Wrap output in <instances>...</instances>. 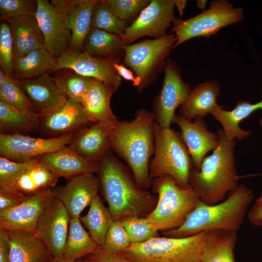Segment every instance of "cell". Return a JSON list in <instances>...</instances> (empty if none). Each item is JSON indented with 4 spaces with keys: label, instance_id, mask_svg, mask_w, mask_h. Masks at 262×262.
Returning a JSON list of instances; mask_svg holds the SVG:
<instances>
[{
    "label": "cell",
    "instance_id": "6da1fadb",
    "mask_svg": "<svg viewBox=\"0 0 262 262\" xmlns=\"http://www.w3.org/2000/svg\"><path fill=\"white\" fill-rule=\"evenodd\" d=\"M155 123L152 113L142 108L131 121H118L110 136L111 148L127 163L135 183L145 190L151 187L149 164L154 150Z\"/></svg>",
    "mask_w": 262,
    "mask_h": 262
},
{
    "label": "cell",
    "instance_id": "7a4b0ae2",
    "mask_svg": "<svg viewBox=\"0 0 262 262\" xmlns=\"http://www.w3.org/2000/svg\"><path fill=\"white\" fill-rule=\"evenodd\" d=\"M99 180L114 220L146 217L154 209L157 196L139 187L119 160L108 152L100 162Z\"/></svg>",
    "mask_w": 262,
    "mask_h": 262
},
{
    "label": "cell",
    "instance_id": "3957f363",
    "mask_svg": "<svg viewBox=\"0 0 262 262\" xmlns=\"http://www.w3.org/2000/svg\"><path fill=\"white\" fill-rule=\"evenodd\" d=\"M254 197L252 190L244 184L230 192L223 201L208 204L201 200L180 227L162 232L164 236L181 238L216 230L238 231Z\"/></svg>",
    "mask_w": 262,
    "mask_h": 262
},
{
    "label": "cell",
    "instance_id": "277c9868",
    "mask_svg": "<svg viewBox=\"0 0 262 262\" xmlns=\"http://www.w3.org/2000/svg\"><path fill=\"white\" fill-rule=\"evenodd\" d=\"M217 134L219 147L204 158L199 170L194 167L189 176L190 187L208 204L223 201L238 185L234 155L236 141L228 140L222 129L218 130Z\"/></svg>",
    "mask_w": 262,
    "mask_h": 262
},
{
    "label": "cell",
    "instance_id": "5b68a950",
    "mask_svg": "<svg viewBox=\"0 0 262 262\" xmlns=\"http://www.w3.org/2000/svg\"><path fill=\"white\" fill-rule=\"evenodd\" d=\"M151 187L158 200L154 209L145 218L162 232L182 226L200 201L192 188H181L168 175L152 180Z\"/></svg>",
    "mask_w": 262,
    "mask_h": 262
},
{
    "label": "cell",
    "instance_id": "8992f818",
    "mask_svg": "<svg viewBox=\"0 0 262 262\" xmlns=\"http://www.w3.org/2000/svg\"><path fill=\"white\" fill-rule=\"evenodd\" d=\"M208 232L181 238L159 236L131 244L119 255L131 262H201Z\"/></svg>",
    "mask_w": 262,
    "mask_h": 262
},
{
    "label": "cell",
    "instance_id": "52a82bcc",
    "mask_svg": "<svg viewBox=\"0 0 262 262\" xmlns=\"http://www.w3.org/2000/svg\"><path fill=\"white\" fill-rule=\"evenodd\" d=\"M153 154L149 164L151 180L166 175L172 177L181 188L190 187L189 176L194 165L180 132L162 128L155 122Z\"/></svg>",
    "mask_w": 262,
    "mask_h": 262
},
{
    "label": "cell",
    "instance_id": "ba28073f",
    "mask_svg": "<svg viewBox=\"0 0 262 262\" xmlns=\"http://www.w3.org/2000/svg\"><path fill=\"white\" fill-rule=\"evenodd\" d=\"M176 42V35L171 33L126 45L123 62L134 73L139 92L156 81Z\"/></svg>",
    "mask_w": 262,
    "mask_h": 262
},
{
    "label": "cell",
    "instance_id": "9c48e42d",
    "mask_svg": "<svg viewBox=\"0 0 262 262\" xmlns=\"http://www.w3.org/2000/svg\"><path fill=\"white\" fill-rule=\"evenodd\" d=\"M244 19L242 7L234 8L226 0H213L209 9L198 15L186 19L176 17L170 32L177 38L174 49L192 38L209 37L216 34L223 27Z\"/></svg>",
    "mask_w": 262,
    "mask_h": 262
},
{
    "label": "cell",
    "instance_id": "30bf717a",
    "mask_svg": "<svg viewBox=\"0 0 262 262\" xmlns=\"http://www.w3.org/2000/svg\"><path fill=\"white\" fill-rule=\"evenodd\" d=\"M164 71L163 86L154 100L151 113L160 127L170 128L176 109L185 102L191 89L181 78V70L175 60L168 57Z\"/></svg>",
    "mask_w": 262,
    "mask_h": 262
},
{
    "label": "cell",
    "instance_id": "8fae6325",
    "mask_svg": "<svg viewBox=\"0 0 262 262\" xmlns=\"http://www.w3.org/2000/svg\"><path fill=\"white\" fill-rule=\"evenodd\" d=\"M174 0H151L121 36L126 45L148 36L158 38L166 34L176 18Z\"/></svg>",
    "mask_w": 262,
    "mask_h": 262
},
{
    "label": "cell",
    "instance_id": "7c38bea8",
    "mask_svg": "<svg viewBox=\"0 0 262 262\" xmlns=\"http://www.w3.org/2000/svg\"><path fill=\"white\" fill-rule=\"evenodd\" d=\"M76 133L47 138L33 137L19 133H0V157L15 162L27 161L67 147Z\"/></svg>",
    "mask_w": 262,
    "mask_h": 262
},
{
    "label": "cell",
    "instance_id": "4fadbf2b",
    "mask_svg": "<svg viewBox=\"0 0 262 262\" xmlns=\"http://www.w3.org/2000/svg\"><path fill=\"white\" fill-rule=\"evenodd\" d=\"M70 218L57 196L50 201L38 220L34 234L46 245L54 259L63 258Z\"/></svg>",
    "mask_w": 262,
    "mask_h": 262
},
{
    "label": "cell",
    "instance_id": "5bb4252c",
    "mask_svg": "<svg viewBox=\"0 0 262 262\" xmlns=\"http://www.w3.org/2000/svg\"><path fill=\"white\" fill-rule=\"evenodd\" d=\"M115 63L95 58L84 50L77 51L68 49L56 59L52 71L65 68L70 69L79 75L100 81L118 90L122 81L115 68Z\"/></svg>",
    "mask_w": 262,
    "mask_h": 262
},
{
    "label": "cell",
    "instance_id": "9a60e30c",
    "mask_svg": "<svg viewBox=\"0 0 262 262\" xmlns=\"http://www.w3.org/2000/svg\"><path fill=\"white\" fill-rule=\"evenodd\" d=\"M57 196V192L49 189L29 196L13 208L0 212V229L10 232L34 234L40 216Z\"/></svg>",
    "mask_w": 262,
    "mask_h": 262
},
{
    "label": "cell",
    "instance_id": "2e32d148",
    "mask_svg": "<svg viewBox=\"0 0 262 262\" xmlns=\"http://www.w3.org/2000/svg\"><path fill=\"white\" fill-rule=\"evenodd\" d=\"M35 15L44 38V48L56 60L68 49L71 31L65 17L47 0H37Z\"/></svg>",
    "mask_w": 262,
    "mask_h": 262
},
{
    "label": "cell",
    "instance_id": "e0dca14e",
    "mask_svg": "<svg viewBox=\"0 0 262 262\" xmlns=\"http://www.w3.org/2000/svg\"><path fill=\"white\" fill-rule=\"evenodd\" d=\"M17 81L37 116L55 111L68 99L48 72L36 77Z\"/></svg>",
    "mask_w": 262,
    "mask_h": 262
},
{
    "label": "cell",
    "instance_id": "ac0fdd59",
    "mask_svg": "<svg viewBox=\"0 0 262 262\" xmlns=\"http://www.w3.org/2000/svg\"><path fill=\"white\" fill-rule=\"evenodd\" d=\"M172 123L180 130V134L185 144L195 168L199 170L205 155L215 150L219 146V137L207 129L203 118H196L195 121L175 114Z\"/></svg>",
    "mask_w": 262,
    "mask_h": 262
},
{
    "label": "cell",
    "instance_id": "d6986e66",
    "mask_svg": "<svg viewBox=\"0 0 262 262\" xmlns=\"http://www.w3.org/2000/svg\"><path fill=\"white\" fill-rule=\"evenodd\" d=\"M37 128L51 137L76 133L91 122L82 104L70 98L58 109L37 116Z\"/></svg>",
    "mask_w": 262,
    "mask_h": 262
},
{
    "label": "cell",
    "instance_id": "ffe728a7",
    "mask_svg": "<svg viewBox=\"0 0 262 262\" xmlns=\"http://www.w3.org/2000/svg\"><path fill=\"white\" fill-rule=\"evenodd\" d=\"M117 122V120L101 121L84 127L76 133L68 147L86 159L98 163L111 149L110 136Z\"/></svg>",
    "mask_w": 262,
    "mask_h": 262
},
{
    "label": "cell",
    "instance_id": "44dd1931",
    "mask_svg": "<svg viewBox=\"0 0 262 262\" xmlns=\"http://www.w3.org/2000/svg\"><path fill=\"white\" fill-rule=\"evenodd\" d=\"M97 0H52L51 3L66 18L71 31L69 49L83 51L85 39L91 28V17Z\"/></svg>",
    "mask_w": 262,
    "mask_h": 262
},
{
    "label": "cell",
    "instance_id": "7402d4cb",
    "mask_svg": "<svg viewBox=\"0 0 262 262\" xmlns=\"http://www.w3.org/2000/svg\"><path fill=\"white\" fill-rule=\"evenodd\" d=\"M100 187L95 173H87L68 179L65 186L57 192V197L68 212L70 217L80 218L82 211L98 195Z\"/></svg>",
    "mask_w": 262,
    "mask_h": 262
},
{
    "label": "cell",
    "instance_id": "603a6c76",
    "mask_svg": "<svg viewBox=\"0 0 262 262\" xmlns=\"http://www.w3.org/2000/svg\"><path fill=\"white\" fill-rule=\"evenodd\" d=\"M58 178L69 179L87 173H98L100 162H95L77 154L68 146L38 157Z\"/></svg>",
    "mask_w": 262,
    "mask_h": 262
},
{
    "label": "cell",
    "instance_id": "cb8c5ba5",
    "mask_svg": "<svg viewBox=\"0 0 262 262\" xmlns=\"http://www.w3.org/2000/svg\"><path fill=\"white\" fill-rule=\"evenodd\" d=\"M58 178L39 160L20 175L0 184V189L31 196L51 189Z\"/></svg>",
    "mask_w": 262,
    "mask_h": 262
},
{
    "label": "cell",
    "instance_id": "d4e9b609",
    "mask_svg": "<svg viewBox=\"0 0 262 262\" xmlns=\"http://www.w3.org/2000/svg\"><path fill=\"white\" fill-rule=\"evenodd\" d=\"M7 22L13 41L14 59L44 48V36L35 15L17 17Z\"/></svg>",
    "mask_w": 262,
    "mask_h": 262
},
{
    "label": "cell",
    "instance_id": "484cf974",
    "mask_svg": "<svg viewBox=\"0 0 262 262\" xmlns=\"http://www.w3.org/2000/svg\"><path fill=\"white\" fill-rule=\"evenodd\" d=\"M220 92L216 80L199 83L191 90L187 99L180 106V115L189 120L207 116L218 105L216 100Z\"/></svg>",
    "mask_w": 262,
    "mask_h": 262
},
{
    "label": "cell",
    "instance_id": "4316f807",
    "mask_svg": "<svg viewBox=\"0 0 262 262\" xmlns=\"http://www.w3.org/2000/svg\"><path fill=\"white\" fill-rule=\"evenodd\" d=\"M260 109H262V100L255 104L248 101H239L231 111L224 110L218 104L210 114L222 125L228 140L240 141L248 137L251 132L242 129L239 123ZM260 124L262 126V118Z\"/></svg>",
    "mask_w": 262,
    "mask_h": 262
},
{
    "label": "cell",
    "instance_id": "83f0119b",
    "mask_svg": "<svg viewBox=\"0 0 262 262\" xmlns=\"http://www.w3.org/2000/svg\"><path fill=\"white\" fill-rule=\"evenodd\" d=\"M126 45L121 36L91 27L85 39L83 49L95 58L121 63Z\"/></svg>",
    "mask_w": 262,
    "mask_h": 262
},
{
    "label": "cell",
    "instance_id": "f1b7e54d",
    "mask_svg": "<svg viewBox=\"0 0 262 262\" xmlns=\"http://www.w3.org/2000/svg\"><path fill=\"white\" fill-rule=\"evenodd\" d=\"M117 90L93 79L90 87L81 103L90 121L97 123L117 120L111 107V98Z\"/></svg>",
    "mask_w": 262,
    "mask_h": 262
},
{
    "label": "cell",
    "instance_id": "f546056e",
    "mask_svg": "<svg viewBox=\"0 0 262 262\" xmlns=\"http://www.w3.org/2000/svg\"><path fill=\"white\" fill-rule=\"evenodd\" d=\"M11 262H50L47 247L34 234L8 232Z\"/></svg>",
    "mask_w": 262,
    "mask_h": 262
},
{
    "label": "cell",
    "instance_id": "4dcf8cb0",
    "mask_svg": "<svg viewBox=\"0 0 262 262\" xmlns=\"http://www.w3.org/2000/svg\"><path fill=\"white\" fill-rule=\"evenodd\" d=\"M237 231H208L201 262H235L234 249Z\"/></svg>",
    "mask_w": 262,
    "mask_h": 262
},
{
    "label": "cell",
    "instance_id": "1f68e13d",
    "mask_svg": "<svg viewBox=\"0 0 262 262\" xmlns=\"http://www.w3.org/2000/svg\"><path fill=\"white\" fill-rule=\"evenodd\" d=\"M56 61L44 48L15 58L13 62L14 78L17 80L27 79L39 76L48 71H52Z\"/></svg>",
    "mask_w": 262,
    "mask_h": 262
},
{
    "label": "cell",
    "instance_id": "d6a6232c",
    "mask_svg": "<svg viewBox=\"0 0 262 262\" xmlns=\"http://www.w3.org/2000/svg\"><path fill=\"white\" fill-rule=\"evenodd\" d=\"M98 245L84 228L80 218H70L63 258L75 261L94 252Z\"/></svg>",
    "mask_w": 262,
    "mask_h": 262
},
{
    "label": "cell",
    "instance_id": "836d02e7",
    "mask_svg": "<svg viewBox=\"0 0 262 262\" xmlns=\"http://www.w3.org/2000/svg\"><path fill=\"white\" fill-rule=\"evenodd\" d=\"M80 220L93 240L98 245L103 246L108 230L115 220L98 195L90 203L86 214Z\"/></svg>",
    "mask_w": 262,
    "mask_h": 262
},
{
    "label": "cell",
    "instance_id": "e575fe53",
    "mask_svg": "<svg viewBox=\"0 0 262 262\" xmlns=\"http://www.w3.org/2000/svg\"><path fill=\"white\" fill-rule=\"evenodd\" d=\"M37 118L0 101V133L23 134L28 132L37 128Z\"/></svg>",
    "mask_w": 262,
    "mask_h": 262
},
{
    "label": "cell",
    "instance_id": "d590c367",
    "mask_svg": "<svg viewBox=\"0 0 262 262\" xmlns=\"http://www.w3.org/2000/svg\"><path fill=\"white\" fill-rule=\"evenodd\" d=\"M126 24L117 16L107 0H97L92 12L91 27L122 36Z\"/></svg>",
    "mask_w": 262,
    "mask_h": 262
},
{
    "label": "cell",
    "instance_id": "8d00e7d4",
    "mask_svg": "<svg viewBox=\"0 0 262 262\" xmlns=\"http://www.w3.org/2000/svg\"><path fill=\"white\" fill-rule=\"evenodd\" d=\"M71 71L53 78L57 87L68 98L81 103L90 87L93 78Z\"/></svg>",
    "mask_w": 262,
    "mask_h": 262
},
{
    "label": "cell",
    "instance_id": "74e56055",
    "mask_svg": "<svg viewBox=\"0 0 262 262\" xmlns=\"http://www.w3.org/2000/svg\"><path fill=\"white\" fill-rule=\"evenodd\" d=\"M0 101L26 115L37 117L17 80L13 77L9 76L7 81L0 87Z\"/></svg>",
    "mask_w": 262,
    "mask_h": 262
},
{
    "label": "cell",
    "instance_id": "f35d334b",
    "mask_svg": "<svg viewBox=\"0 0 262 262\" xmlns=\"http://www.w3.org/2000/svg\"><path fill=\"white\" fill-rule=\"evenodd\" d=\"M131 244L145 242L159 236L156 230L145 217L130 216L121 220Z\"/></svg>",
    "mask_w": 262,
    "mask_h": 262
},
{
    "label": "cell",
    "instance_id": "ab89813d",
    "mask_svg": "<svg viewBox=\"0 0 262 262\" xmlns=\"http://www.w3.org/2000/svg\"><path fill=\"white\" fill-rule=\"evenodd\" d=\"M131 244L129 234L120 220H115L106 234L103 246L119 255Z\"/></svg>",
    "mask_w": 262,
    "mask_h": 262
},
{
    "label": "cell",
    "instance_id": "60d3db41",
    "mask_svg": "<svg viewBox=\"0 0 262 262\" xmlns=\"http://www.w3.org/2000/svg\"><path fill=\"white\" fill-rule=\"evenodd\" d=\"M14 44L10 27L7 21H2L0 24V68L6 74L14 78Z\"/></svg>",
    "mask_w": 262,
    "mask_h": 262
},
{
    "label": "cell",
    "instance_id": "b9f144b4",
    "mask_svg": "<svg viewBox=\"0 0 262 262\" xmlns=\"http://www.w3.org/2000/svg\"><path fill=\"white\" fill-rule=\"evenodd\" d=\"M37 0H0V18L7 21L21 16L35 15Z\"/></svg>",
    "mask_w": 262,
    "mask_h": 262
},
{
    "label": "cell",
    "instance_id": "7bdbcfd3",
    "mask_svg": "<svg viewBox=\"0 0 262 262\" xmlns=\"http://www.w3.org/2000/svg\"><path fill=\"white\" fill-rule=\"evenodd\" d=\"M117 16L127 22L137 18L151 0H107Z\"/></svg>",
    "mask_w": 262,
    "mask_h": 262
},
{
    "label": "cell",
    "instance_id": "ee69618b",
    "mask_svg": "<svg viewBox=\"0 0 262 262\" xmlns=\"http://www.w3.org/2000/svg\"><path fill=\"white\" fill-rule=\"evenodd\" d=\"M38 158L18 162L0 157V184L14 179L34 164Z\"/></svg>",
    "mask_w": 262,
    "mask_h": 262
},
{
    "label": "cell",
    "instance_id": "f6af8a7d",
    "mask_svg": "<svg viewBox=\"0 0 262 262\" xmlns=\"http://www.w3.org/2000/svg\"><path fill=\"white\" fill-rule=\"evenodd\" d=\"M86 262H131L123 257L113 254L103 246H99L96 250L87 256Z\"/></svg>",
    "mask_w": 262,
    "mask_h": 262
},
{
    "label": "cell",
    "instance_id": "bcb514c9",
    "mask_svg": "<svg viewBox=\"0 0 262 262\" xmlns=\"http://www.w3.org/2000/svg\"><path fill=\"white\" fill-rule=\"evenodd\" d=\"M28 197L11 191L0 189V212L19 205Z\"/></svg>",
    "mask_w": 262,
    "mask_h": 262
},
{
    "label": "cell",
    "instance_id": "7dc6e473",
    "mask_svg": "<svg viewBox=\"0 0 262 262\" xmlns=\"http://www.w3.org/2000/svg\"><path fill=\"white\" fill-rule=\"evenodd\" d=\"M247 217L251 224L262 227V191L248 210Z\"/></svg>",
    "mask_w": 262,
    "mask_h": 262
},
{
    "label": "cell",
    "instance_id": "c3c4849f",
    "mask_svg": "<svg viewBox=\"0 0 262 262\" xmlns=\"http://www.w3.org/2000/svg\"><path fill=\"white\" fill-rule=\"evenodd\" d=\"M10 243L7 231L0 229V262H11Z\"/></svg>",
    "mask_w": 262,
    "mask_h": 262
},
{
    "label": "cell",
    "instance_id": "681fc988",
    "mask_svg": "<svg viewBox=\"0 0 262 262\" xmlns=\"http://www.w3.org/2000/svg\"><path fill=\"white\" fill-rule=\"evenodd\" d=\"M115 66L117 73L121 78H123L125 80L131 81L133 82V85L135 86L137 80L132 70L127 68L122 63H115Z\"/></svg>",
    "mask_w": 262,
    "mask_h": 262
},
{
    "label": "cell",
    "instance_id": "f907efd6",
    "mask_svg": "<svg viewBox=\"0 0 262 262\" xmlns=\"http://www.w3.org/2000/svg\"><path fill=\"white\" fill-rule=\"evenodd\" d=\"M175 5L180 16L183 14L184 9L185 8L187 0H174Z\"/></svg>",
    "mask_w": 262,
    "mask_h": 262
},
{
    "label": "cell",
    "instance_id": "816d5d0a",
    "mask_svg": "<svg viewBox=\"0 0 262 262\" xmlns=\"http://www.w3.org/2000/svg\"><path fill=\"white\" fill-rule=\"evenodd\" d=\"M9 76L5 74L3 70L0 68V87L7 81Z\"/></svg>",
    "mask_w": 262,
    "mask_h": 262
},
{
    "label": "cell",
    "instance_id": "f5cc1de1",
    "mask_svg": "<svg viewBox=\"0 0 262 262\" xmlns=\"http://www.w3.org/2000/svg\"><path fill=\"white\" fill-rule=\"evenodd\" d=\"M50 262H86V261L85 260H82L80 259V260L75 261H71L66 260L64 258H61V259L52 258Z\"/></svg>",
    "mask_w": 262,
    "mask_h": 262
},
{
    "label": "cell",
    "instance_id": "db71d44e",
    "mask_svg": "<svg viewBox=\"0 0 262 262\" xmlns=\"http://www.w3.org/2000/svg\"><path fill=\"white\" fill-rule=\"evenodd\" d=\"M206 3V0H197L196 2V6L201 9H203L205 7Z\"/></svg>",
    "mask_w": 262,
    "mask_h": 262
}]
</instances>
